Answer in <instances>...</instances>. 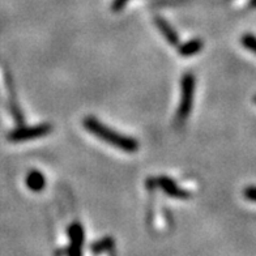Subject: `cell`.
Returning <instances> with one entry per match:
<instances>
[{
  "label": "cell",
  "instance_id": "6da1fadb",
  "mask_svg": "<svg viewBox=\"0 0 256 256\" xmlns=\"http://www.w3.org/2000/svg\"><path fill=\"white\" fill-rule=\"evenodd\" d=\"M82 124L90 132L92 135L97 136L98 138H101L102 142H104L106 144L112 145V146L120 149L123 152L134 153L138 149V142L136 138H131V136L122 135V134L114 131L108 126H104V123H101L94 116H86L82 122Z\"/></svg>",
  "mask_w": 256,
  "mask_h": 256
},
{
  "label": "cell",
  "instance_id": "7a4b0ae2",
  "mask_svg": "<svg viewBox=\"0 0 256 256\" xmlns=\"http://www.w3.org/2000/svg\"><path fill=\"white\" fill-rule=\"evenodd\" d=\"M180 102L176 114V123L182 126L191 114L194 104V94H195V76L192 74H184L180 82Z\"/></svg>",
  "mask_w": 256,
  "mask_h": 256
},
{
  "label": "cell",
  "instance_id": "3957f363",
  "mask_svg": "<svg viewBox=\"0 0 256 256\" xmlns=\"http://www.w3.org/2000/svg\"><path fill=\"white\" fill-rule=\"evenodd\" d=\"M52 131V126L50 123H42V124L37 126H21V127L16 128L14 131H10L8 134V140L12 142H26V140H32V138H44V136L48 135Z\"/></svg>",
  "mask_w": 256,
  "mask_h": 256
},
{
  "label": "cell",
  "instance_id": "277c9868",
  "mask_svg": "<svg viewBox=\"0 0 256 256\" xmlns=\"http://www.w3.org/2000/svg\"><path fill=\"white\" fill-rule=\"evenodd\" d=\"M148 187H160L162 191L165 192L166 195L174 199H190L191 194L188 191L183 190L182 187H179L172 178L168 176H157V178H150L146 182Z\"/></svg>",
  "mask_w": 256,
  "mask_h": 256
},
{
  "label": "cell",
  "instance_id": "5b68a950",
  "mask_svg": "<svg viewBox=\"0 0 256 256\" xmlns=\"http://www.w3.org/2000/svg\"><path fill=\"white\" fill-rule=\"evenodd\" d=\"M68 238H70V246L67 252L70 256H80L82 252V244H84V228L78 222H74L68 228Z\"/></svg>",
  "mask_w": 256,
  "mask_h": 256
},
{
  "label": "cell",
  "instance_id": "8992f818",
  "mask_svg": "<svg viewBox=\"0 0 256 256\" xmlns=\"http://www.w3.org/2000/svg\"><path fill=\"white\" fill-rule=\"evenodd\" d=\"M154 24L158 28V30L161 32L162 36L165 37V40H168V44H172V46H174V48H178L179 44H180V40H179L178 33L174 30V28L168 24V21L161 16L154 17Z\"/></svg>",
  "mask_w": 256,
  "mask_h": 256
},
{
  "label": "cell",
  "instance_id": "52a82bcc",
  "mask_svg": "<svg viewBox=\"0 0 256 256\" xmlns=\"http://www.w3.org/2000/svg\"><path fill=\"white\" fill-rule=\"evenodd\" d=\"M25 183H26L28 188L32 190L34 192H40L46 186V179H44V174L38 170H32L29 174L26 176L25 179Z\"/></svg>",
  "mask_w": 256,
  "mask_h": 256
},
{
  "label": "cell",
  "instance_id": "ba28073f",
  "mask_svg": "<svg viewBox=\"0 0 256 256\" xmlns=\"http://www.w3.org/2000/svg\"><path fill=\"white\" fill-rule=\"evenodd\" d=\"M202 48V40L200 38H194V40H187L186 44H179L178 46V52L180 56L188 58L192 55H196L200 52Z\"/></svg>",
  "mask_w": 256,
  "mask_h": 256
},
{
  "label": "cell",
  "instance_id": "9c48e42d",
  "mask_svg": "<svg viewBox=\"0 0 256 256\" xmlns=\"http://www.w3.org/2000/svg\"><path fill=\"white\" fill-rule=\"evenodd\" d=\"M115 240L112 236H104L102 240H96L94 243L90 244V251L93 254H102L106 252V251H110V250L114 248Z\"/></svg>",
  "mask_w": 256,
  "mask_h": 256
},
{
  "label": "cell",
  "instance_id": "30bf717a",
  "mask_svg": "<svg viewBox=\"0 0 256 256\" xmlns=\"http://www.w3.org/2000/svg\"><path fill=\"white\" fill-rule=\"evenodd\" d=\"M240 42H242V44L247 48V50L252 51L254 54H256V37L254 34L246 33L242 37Z\"/></svg>",
  "mask_w": 256,
  "mask_h": 256
},
{
  "label": "cell",
  "instance_id": "8fae6325",
  "mask_svg": "<svg viewBox=\"0 0 256 256\" xmlns=\"http://www.w3.org/2000/svg\"><path fill=\"white\" fill-rule=\"evenodd\" d=\"M243 196L250 202H256V186H248L243 190Z\"/></svg>",
  "mask_w": 256,
  "mask_h": 256
},
{
  "label": "cell",
  "instance_id": "7c38bea8",
  "mask_svg": "<svg viewBox=\"0 0 256 256\" xmlns=\"http://www.w3.org/2000/svg\"><path fill=\"white\" fill-rule=\"evenodd\" d=\"M128 2H130V0H112V12H119V10H122L126 7V4H127Z\"/></svg>",
  "mask_w": 256,
  "mask_h": 256
},
{
  "label": "cell",
  "instance_id": "4fadbf2b",
  "mask_svg": "<svg viewBox=\"0 0 256 256\" xmlns=\"http://www.w3.org/2000/svg\"><path fill=\"white\" fill-rule=\"evenodd\" d=\"M248 7L252 8V10H255V8H256V0H250Z\"/></svg>",
  "mask_w": 256,
  "mask_h": 256
},
{
  "label": "cell",
  "instance_id": "5bb4252c",
  "mask_svg": "<svg viewBox=\"0 0 256 256\" xmlns=\"http://www.w3.org/2000/svg\"><path fill=\"white\" fill-rule=\"evenodd\" d=\"M254 102H255V104H256V96H255V97H254Z\"/></svg>",
  "mask_w": 256,
  "mask_h": 256
}]
</instances>
